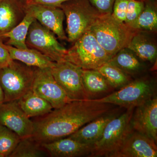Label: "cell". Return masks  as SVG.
I'll return each instance as SVG.
<instances>
[{"mask_svg": "<svg viewBox=\"0 0 157 157\" xmlns=\"http://www.w3.org/2000/svg\"><path fill=\"white\" fill-rule=\"evenodd\" d=\"M70 0H27L25 4H40L47 6L60 7L63 3Z\"/></svg>", "mask_w": 157, "mask_h": 157, "instance_id": "cell-32", "label": "cell"}, {"mask_svg": "<svg viewBox=\"0 0 157 157\" xmlns=\"http://www.w3.org/2000/svg\"><path fill=\"white\" fill-rule=\"evenodd\" d=\"M82 83L90 99L93 96L110 92L113 87L97 70H82Z\"/></svg>", "mask_w": 157, "mask_h": 157, "instance_id": "cell-21", "label": "cell"}, {"mask_svg": "<svg viewBox=\"0 0 157 157\" xmlns=\"http://www.w3.org/2000/svg\"><path fill=\"white\" fill-rule=\"evenodd\" d=\"M29 48L36 49L55 62L65 60L68 50L58 41L56 35L35 20L26 40Z\"/></svg>", "mask_w": 157, "mask_h": 157, "instance_id": "cell-8", "label": "cell"}, {"mask_svg": "<svg viewBox=\"0 0 157 157\" xmlns=\"http://www.w3.org/2000/svg\"><path fill=\"white\" fill-rule=\"evenodd\" d=\"M73 44L65 60L83 70H97L113 57L102 48L90 29Z\"/></svg>", "mask_w": 157, "mask_h": 157, "instance_id": "cell-4", "label": "cell"}, {"mask_svg": "<svg viewBox=\"0 0 157 157\" xmlns=\"http://www.w3.org/2000/svg\"><path fill=\"white\" fill-rule=\"evenodd\" d=\"M100 15L112 14L115 0H88Z\"/></svg>", "mask_w": 157, "mask_h": 157, "instance_id": "cell-30", "label": "cell"}, {"mask_svg": "<svg viewBox=\"0 0 157 157\" xmlns=\"http://www.w3.org/2000/svg\"><path fill=\"white\" fill-rule=\"evenodd\" d=\"M135 108L116 116L107 124L101 137L93 145L90 157H111L134 132L131 119Z\"/></svg>", "mask_w": 157, "mask_h": 157, "instance_id": "cell-3", "label": "cell"}, {"mask_svg": "<svg viewBox=\"0 0 157 157\" xmlns=\"http://www.w3.org/2000/svg\"><path fill=\"white\" fill-rule=\"evenodd\" d=\"M90 30L102 48L112 57L127 48L132 37L138 32L115 19L111 14L100 15Z\"/></svg>", "mask_w": 157, "mask_h": 157, "instance_id": "cell-2", "label": "cell"}, {"mask_svg": "<svg viewBox=\"0 0 157 157\" xmlns=\"http://www.w3.org/2000/svg\"><path fill=\"white\" fill-rule=\"evenodd\" d=\"M131 119L134 131L157 141V98L135 107Z\"/></svg>", "mask_w": 157, "mask_h": 157, "instance_id": "cell-13", "label": "cell"}, {"mask_svg": "<svg viewBox=\"0 0 157 157\" xmlns=\"http://www.w3.org/2000/svg\"><path fill=\"white\" fill-rule=\"evenodd\" d=\"M0 124L11 129L21 138L32 137L33 121L18 106L17 101L0 104Z\"/></svg>", "mask_w": 157, "mask_h": 157, "instance_id": "cell-12", "label": "cell"}, {"mask_svg": "<svg viewBox=\"0 0 157 157\" xmlns=\"http://www.w3.org/2000/svg\"><path fill=\"white\" fill-rule=\"evenodd\" d=\"M140 61L133 52L125 48L119 51L108 62L128 75L142 70L143 65Z\"/></svg>", "mask_w": 157, "mask_h": 157, "instance_id": "cell-23", "label": "cell"}, {"mask_svg": "<svg viewBox=\"0 0 157 157\" xmlns=\"http://www.w3.org/2000/svg\"><path fill=\"white\" fill-rule=\"evenodd\" d=\"M60 8L66 18L67 41L73 43L89 30L100 15L88 0H70Z\"/></svg>", "mask_w": 157, "mask_h": 157, "instance_id": "cell-6", "label": "cell"}, {"mask_svg": "<svg viewBox=\"0 0 157 157\" xmlns=\"http://www.w3.org/2000/svg\"><path fill=\"white\" fill-rule=\"evenodd\" d=\"M144 8L131 28L137 32H155L157 29L156 5L153 0L144 1Z\"/></svg>", "mask_w": 157, "mask_h": 157, "instance_id": "cell-24", "label": "cell"}, {"mask_svg": "<svg viewBox=\"0 0 157 157\" xmlns=\"http://www.w3.org/2000/svg\"><path fill=\"white\" fill-rule=\"evenodd\" d=\"M35 69L16 60L0 69V85L4 103L17 101L32 90Z\"/></svg>", "mask_w": 157, "mask_h": 157, "instance_id": "cell-5", "label": "cell"}, {"mask_svg": "<svg viewBox=\"0 0 157 157\" xmlns=\"http://www.w3.org/2000/svg\"><path fill=\"white\" fill-rule=\"evenodd\" d=\"M6 45L13 60L21 62L32 67L40 69L51 68L55 64L56 62L36 49L29 48L20 49Z\"/></svg>", "mask_w": 157, "mask_h": 157, "instance_id": "cell-18", "label": "cell"}, {"mask_svg": "<svg viewBox=\"0 0 157 157\" xmlns=\"http://www.w3.org/2000/svg\"><path fill=\"white\" fill-rule=\"evenodd\" d=\"M32 90L57 109L72 101L54 78L51 68H35Z\"/></svg>", "mask_w": 157, "mask_h": 157, "instance_id": "cell-10", "label": "cell"}, {"mask_svg": "<svg viewBox=\"0 0 157 157\" xmlns=\"http://www.w3.org/2000/svg\"><path fill=\"white\" fill-rule=\"evenodd\" d=\"M21 139L15 132L0 124V154L3 157H9Z\"/></svg>", "mask_w": 157, "mask_h": 157, "instance_id": "cell-27", "label": "cell"}, {"mask_svg": "<svg viewBox=\"0 0 157 157\" xmlns=\"http://www.w3.org/2000/svg\"><path fill=\"white\" fill-rule=\"evenodd\" d=\"M19 1H21H21H23V2H24L25 3V2L27 1V0H19Z\"/></svg>", "mask_w": 157, "mask_h": 157, "instance_id": "cell-34", "label": "cell"}, {"mask_svg": "<svg viewBox=\"0 0 157 157\" xmlns=\"http://www.w3.org/2000/svg\"><path fill=\"white\" fill-rule=\"evenodd\" d=\"M0 157H3V156L2 155L0 154Z\"/></svg>", "mask_w": 157, "mask_h": 157, "instance_id": "cell-35", "label": "cell"}, {"mask_svg": "<svg viewBox=\"0 0 157 157\" xmlns=\"http://www.w3.org/2000/svg\"><path fill=\"white\" fill-rule=\"evenodd\" d=\"M18 106L29 118L42 117L53 109L48 101L31 90L17 101Z\"/></svg>", "mask_w": 157, "mask_h": 157, "instance_id": "cell-19", "label": "cell"}, {"mask_svg": "<svg viewBox=\"0 0 157 157\" xmlns=\"http://www.w3.org/2000/svg\"><path fill=\"white\" fill-rule=\"evenodd\" d=\"M4 103V94L2 88L0 85V104Z\"/></svg>", "mask_w": 157, "mask_h": 157, "instance_id": "cell-33", "label": "cell"}, {"mask_svg": "<svg viewBox=\"0 0 157 157\" xmlns=\"http://www.w3.org/2000/svg\"><path fill=\"white\" fill-rule=\"evenodd\" d=\"M129 0H115L111 15L120 22H124Z\"/></svg>", "mask_w": 157, "mask_h": 157, "instance_id": "cell-29", "label": "cell"}, {"mask_svg": "<svg viewBox=\"0 0 157 157\" xmlns=\"http://www.w3.org/2000/svg\"><path fill=\"white\" fill-rule=\"evenodd\" d=\"M127 48L133 52L140 60L153 63L156 59L157 46L145 34L138 32L132 37Z\"/></svg>", "mask_w": 157, "mask_h": 157, "instance_id": "cell-20", "label": "cell"}, {"mask_svg": "<svg viewBox=\"0 0 157 157\" xmlns=\"http://www.w3.org/2000/svg\"><path fill=\"white\" fill-rule=\"evenodd\" d=\"M82 69L64 60L56 62L51 71L56 81L72 101H85L90 97L82 83Z\"/></svg>", "mask_w": 157, "mask_h": 157, "instance_id": "cell-9", "label": "cell"}, {"mask_svg": "<svg viewBox=\"0 0 157 157\" xmlns=\"http://www.w3.org/2000/svg\"><path fill=\"white\" fill-rule=\"evenodd\" d=\"M44 149L52 157L89 156L92 144L81 143L69 137L41 144Z\"/></svg>", "mask_w": 157, "mask_h": 157, "instance_id": "cell-15", "label": "cell"}, {"mask_svg": "<svg viewBox=\"0 0 157 157\" xmlns=\"http://www.w3.org/2000/svg\"><path fill=\"white\" fill-rule=\"evenodd\" d=\"M156 143L151 138L134 131L111 157H156Z\"/></svg>", "mask_w": 157, "mask_h": 157, "instance_id": "cell-14", "label": "cell"}, {"mask_svg": "<svg viewBox=\"0 0 157 157\" xmlns=\"http://www.w3.org/2000/svg\"><path fill=\"white\" fill-rule=\"evenodd\" d=\"M111 104L88 100L72 101L34 121L32 137L40 144L67 137L97 118L107 114Z\"/></svg>", "mask_w": 157, "mask_h": 157, "instance_id": "cell-1", "label": "cell"}, {"mask_svg": "<svg viewBox=\"0 0 157 157\" xmlns=\"http://www.w3.org/2000/svg\"><path fill=\"white\" fill-rule=\"evenodd\" d=\"M144 1L129 0L124 23L131 27L144 8Z\"/></svg>", "mask_w": 157, "mask_h": 157, "instance_id": "cell-28", "label": "cell"}, {"mask_svg": "<svg viewBox=\"0 0 157 157\" xmlns=\"http://www.w3.org/2000/svg\"><path fill=\"white\" fill-rule=\"evenodd\" d=\"M12 60L9 50L3 42V39L0 38V69L9 66Z\"/></svg>", "mask_w": 157, "mask_h": 157, "instance_id": "cell-31", "label": "cell"}, {"mask_svg": "<svg viewBox=\"0 0 157 157\" xmlns=\"http://www.w3.org/2000/svg\"><path fill=\"white\" fill-rule=\"evenodd\" d=\"M35 20L32 15L25 12V16L22 20L11 31L0 38L3 39H8L5 43L6 45L20 49H27L28 47L26 44V40L29 29Z\"/></svg>", "mask_w": 157, "mask_h": 157, "instance_id": "cell-22", "label": "cell"}, {"mask_svg": "<svg viewBox=\"0 0 157 157\" xmlns=\"http://www.w3.org/2000/svg\"><path fill=\"white\" fill-rule=\"evenodd\" d=\"M115 117L113 114H107L100 117L67 137L81 143L93 145L101 137L108 123Z\"/></svg>", "mask_w": 157, "mask_h": 157, "instance_id": "cell-17", "label": "cell"}, {"mask_svg": "<svg viewBox=\"0 0 157 157\" xmlns=\"http://www.w3.org/2000/svg\"><path fill=\"white\" fill-rule=\"evenodd\" d=\"M155 85L151 80L139 78L130 82L120 89L105 97L89 100L118 105L127 109L135 108L155 97Z\"/></svg>", "mask_w": 157, "mask_h": 157, "instance_id": "cell-7", "label": "cell"}, {"mask_svg": "<svg viewBox=\"0 0 157 157\" xmlns=\"http://www.w3.org/2000/svg\"><path fill=\"white\" fill-rule=\"evenodd\" d=\"M113 88L122 87L131 82L128 75L107 62L97 69Z\"/></svg>", "mask_w": 157, "mask_h": 157, "instance_id": "cell-26", "label": "cell"}, {"mask_svg": "<svg viewBox=\"0 0 157 157\" xmlns=\"http://www.w3.org/2000/svg\"><path fill=\"white\" fill-rule=\"evenodd\" d=\"M25 15L19 0H0V37L17 25Z\"/></svg>", "mask_w": 157, "mask_h": 157, "instance_id": "cell-16", "label": "cell"}, {"mask_svg": "<svg viewBox=\"0 0 157 157\" xmlns=\"http://www.w3.org/2000/svg\"><path fill=\"white\" fill-rule=\"evenodd\" d=\"M48 155L41 144L30 137L21 138L9 157H42Z\"/></svg>", "mask_w": 157, "mask_h": 157, "instance_id": "cell-25", "label": "cell"}, {"mask_svg": "<svg viewBox=\"0 0 157 157\" xmlns=\"http://www.w3.org/2000/svg\"><path fill=\"white\" fill-rule=\"evenodd\" d=\"M25 12L31 14L42 25L50 30L59 39L67 40V37L63 28L65 14L63 9L56 6L25 4Z\"/></svg>", "mask_w": 157, "mask_h": 157, "instance_id": "cell-11", "label": "cell"}]
</instances>
